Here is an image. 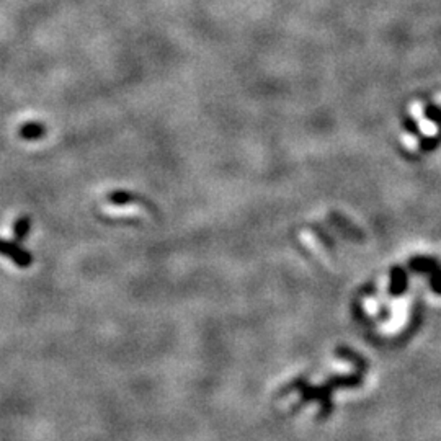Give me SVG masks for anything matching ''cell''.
Wrapping results in <instances>:
<instances>
[{"label":"cell","mask_w":441,"mask_h":441,"mask_svg":"<svg viewBox=\"0 0 441 441\" xmlns=\"http://www.w3.org/2000/svg\"><path fill=\"white\" fill-rule=\"evenodd\" d=\"M30 231V219L28 217H20V219L15 221V226H13V235H15L17 240H22Z\"/></svg>","instance_id":"7a4b0ae2"},{"label":"cell","mask_w":441,"mask_h":441,"mask_svg":"<svg viewBox=\"0 0 441 441\" xmlns=\"http://www.w3.org/2000/svg\"><path fill=\"white\" fill-rule=\"evenodd\" d=\"M43 126H40V124H36V123H31V124H25V126L22 128V131H20V134H22V138H25V139H36V138H40L41 134H43Z\"/></svg>","instance_id":"3957f363"},{"label":"cell","mask_w":441,"mask_h":441,"mask_svg":"<svg viewBox=\"0 0 441 441\" xmlns=\"http://www.w3.org/2000/svg\"><path fill=\"white\" fill-rule=\"evenodd\" d=\"M0 255H6V257L13 260V262L22 268L28 267V265L31 263V260H33L30 253L18 247L17 244L8 242L6 239H0Z\"/></svg>","instance_id":"6da1fadb"}]
</instances>
